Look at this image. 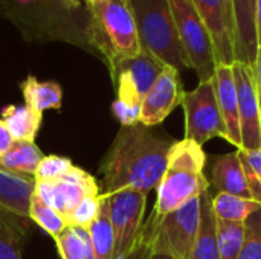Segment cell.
<instances>
[{"label": "cell", "mask_w": 261, "mask_h": 259, "mask_svg": "<svg viewBox=\"0 0 261 259\" xmlns=\"http://www.w3.org/2000/svg\"><path fill=\"white\" fill-rule=\"evenodd\" d=\"M174 142L139 122L121 127L99 166L101 194L136 189L148 195L165 172Z\"/></svg>", "instance_id": "1"}, {"label": "cell", "mask_w": 261, "mask_h": 259, "mask_svg": "<svg viewBox=\"0 0 261 259\" xmlns=\"http://www.w3.org/2000/svg\"><path fill=\"white\" fill-rule=\"evenodd\" d=\"M34 192L64 218L86 198L101 195V186L87 171L73 166L64 177L57 182H35Z\"/></svg>", "instance_id": "11"}, {"label": "cell", "mask_w": 261, "mask_h": 259, "mask_svg": "<svg viewBox=\"0 0 261 259\" xmlns=\"http://www.w3.org/2000/svg\"><path fill=\"white\" fill-rule=\"evenodd\" d=\"M206 154L193 140H176L170 150L165 172L158 185V197L148 218H161L210 191L205 176Z\"/></svg>", "instance_id": "2"}, {"label": "cell", "mask_w": 261, "mask_h": 259, "mask_svg": "<svg viewBox=\"0 0 261 259\" xmlns=\"http://www.w3.org/2000/svg\"><path fill=\"white\" fill-rule=\"evenodd\" d=\"M237 259H261V209L245 221V243Z\"/></svg>", "instance_id": "30"}, {"label": "cell", "mask_w": 261, "mask_h": 259, "mask_svg": "<svg viewBox=\"0 0 261 259\" xmlns=\"http://www.w3.org/2000/svg\"><path fill=\"white\" fill-rule=\"evenodd\" d=\"M190 259H220L216 217L213 212V195L210 191L200 195V227Z\"/></svg>", "instance_id": "18"}, {"label": "cell", "mask_w": 261, "mask_h": 259, "mask_svg": "<svg viewBox=\"0 0 261 259\" xmlns=\"http://www.w3.org/2000/svg\"><path fill=\"white\" fill-rule=\"evenodd\" d=\"M112 110H113V114L121 122V127H128V125H135L139 122L141 108L130 107V105L115 99V102L112 104Z\"/></svg>", "instance_id": "32"}, {"label": "cell", "mask_w": 261, "mask_h": 259, "mask_svg": "<svg viewBox=\"0 0 261 259\" xmlns=\"http://www.w3.org/2000/svg\"><path fill=\"white\" fill-rule=\"evenodd\" d=\"M231 3L234 14L236 61L255 66L258 50L255 0H231Z\"/></svg>", "instance_id": "14"}, {"label": "cell", "mask_w": 261, "mask_h": 259, "mask_svg": "<svg viewBox=\"0 0 261 259\" xmlns=\"http://www.w3.org/2000/svg\"><path fill=\"white\" fill-rule=\"evenodd\" d=\"M231 5H232V3H231Z\"/></svg>", "instance_id": "40"}, {"label": "cell", "mask_w": 261, "mask_h": 259, "mask_svg": "<svg viewBox=\"0 0 261 259\" xmlns=\"http://www.w3.org/2000/svg\"><path fill=\"white\" fill-rule=\"evenodd\" d=\"M148 259H173L170 258V256H167V255H159V253H151L150 255V258Z\"/></svg>", "instance_id": "38"}, {"label": "cell", "mask_w": 261, "mask_h": 259, "mask_svg": "<svg viewBox=\"0 0 261 259\" xmlns=\"http://www.w3.org/2000/svg\"><path fill=\"white\" fill-rule=\"evenodd\" d=\"M213 185L219 192L252 200L239 151L217 156L213 165Z\"/></svg>", "instance_id": "17"}, {"label": "cell", "mask_w": 261, "mask_h": 259, "mask_svg": "<svg viewBox=\"0 0 261 259\" xmlns=\"http://www.w3.org/2000/svg\"><path fill=\"white\" fill-rule=\"evenodd\" d=\"M14 142H15V140H14L12 134L9 133L8 127H6V125L3 124V121L0 119V157H2L3 154H6V153L11 150V147H12Z\"/></svg>", "instance_id": "33"}, {"label": "cell", "mask_w": 261, "mask_h": 259, "mask_svg": "<svg viewBox=\"0 0 261 259\" xmlns=\"http://www.w3.org/2000/svg\"><path fill=\"white\" fill-rule=\"evenodd\" d=\"M101 209V195H92L86 197L66 218L67 224L70 226H80L89 229L90 224L95 221Z\"/></svg>", "instance_id": "31"}, {"label": "cell", "mask_w": 261, "mask_h": 259, "mask_svg": "<svg viewBox=\"0 0 261 259\" xmlns=\"http://www.w3.org/2000/svg\"><path fill=\"white\" fill-rule=\"evenodd\" d=\"M26 223L14 214L0 209V259H21Z\"/></svg>", "instance_id": "24"}, {"label": "cell", "mask_w": 261, "mask_h": 259, "mask_svg": "<svg viewBox=\"0 0 261 259\" xmlns=\"http://www.w3.org/2000/svg\"><path fill=\"white\" fill-rule=\"evenodd\" d=\"M136 24L141 47L177 72L191 69L182 49L170 0H124Z\"/></svg>", "instance_id": "4"}, {"label": "cell", "mask_w": 261, "mask_h": 259, "mask_svg": "<svg viewBox=\"0 0 261 259\" xmlns=\"http://www.w3.org/2000/svg\"><path fill=\"white\" fill-rule=\"evenodd\" d=\"M93 252L96 259H115V232L110 220V211L106 195L101 194V209L89 227Z\"/></svg>", "instance_id": "22"}, {"label": "cell", "mask_w": 261, "mask_h": 259, "mask_svg": "<svg viewBox=\"0 0 261 259\" xmlns=\"http://www.w3.org/2000/svg\"><path fill=\"white\" fill-rule=\"evenodd\" d=\"M89 9L86 37L109 67L142 50L135 20L124 0H96Z\"/></svg>", "instance_id": "3"}, {"label": "cell", "mask_w": 261, "mask_h": 259, "mask_svg": "<svg viewBox=\"0 0 261 259\" xmlns=\"http://www.w3.org/2000/svg\"><path fill=\"white\" fill-rule=\"evenodd\" d=\"M2 121L8 127L14 140L35 142L41 127L43 113L35 111L29 105H8L2 110Z\"/></svg>", "instance_id": "20"}, {"label": "cell", "mask_w": 261, "mask_h": 259, "mask_svg": "<svg viewBox=\"0 0 261 259\" xmlns=\"http://www.w3.org/2000/svg\"><path fill=\"white\" fill-rule=\"evenodd\" d=\"M185 95L179 72L170 66H165L150 92L142 101L139 124L153 128L162 124L171 111L182 104Z\"/></svg>", "instance_id": "13"}, {"label": "cell", "mask_w": 261, "mask_h": 259, "mask_svg": "<svg viewBox=\"0 0 261 259\" xmlns=\"http://www.w3.org/2000/svg\"><path fill=\"white\" fill-rule=\"evenodd\" d=\"M245 176L248 180V186L252 194V200L261 205V148L254 151L237 150Z\"/></svg>", "instance_id": "28"}, {"label": "cell", "mask_w": 261, "mask_h": 259, "mask_svg": "<svg viewBox=\"0 0 261 259\" xmlns=\"http://www.w3.org/2000/svg\"><path fill=\"white\" fill-rule=\"evenodd\" d=\"M214 84H216L219 108L228 131V142L232 143L237 150H240L242 136H240V121H239V99H237V89H236L232 67L228 64H217Z\"/></svg>", "instance_id": "15"}, {"label": "cell", "mask_w": 261, "mask_h": 259, "mask_svg": "<svg viewBox=\"0 0 261 259\" xmlns=\"http://www.w3.org/2000/svg\"><path fill=\"white\" fill-rule=\"evenodd\" d=\"M34 188V177L18 176L0 168V209L29 221V203Z\"/></svg>", "instance_id": "16"}, {"label": "cell", "mask_w": 261, "mask_h": 259, "mask_svg": "<svg viewBox=\"0 0 261 259\" xmlns=\"http://www.w3.org/2000/svg\"><path fill=\"white\" fill-rule=\"evenodd\" d=\"M200 227V197L156 220L144 221L139 241L151 253L173 259H190Z\"/></svg>", "instance_id": "5"}, {"label": "cell", "mask_w": 261, "mask_h": 259, "mask_svg": "<svg viewBox=\"0 0 261 259\" xmlns=\"http://www.w3.org/2000/svg\"><path fill=\"white\" fill-rule=\"evenodd\" d=\"M232 73L239 99V121L242 148L254 151L261 148V108L257 90V79L254 66L236 61L232 63Z\"/></svg>", "instance_id": "10"}, {"label": "cell", "mask_w": 261, "mask_h": 259, "mask_svg": "<svg viewBox=\"0 0 261 259\" xmlns=\"http://www.w3.org/2000/svg\"><path fill=\"white\" fill-rule=\"evenodd\" d=\"M64 2H66L69 6H78L81 0H64ZM84 2H87V3L90 5V3H93V2H96V0H84Z\"/></svg>", "instance_id": "37"}, {"label": "cell", "mask_w": 261, "mask_h": 259, "mask_svg": "<svg viewBox=\"0 0 261 259\" xmlns=\"http://www.w3.org/2000/svg\"><path fill=\"white\" fill-rule=\"evenodd\" d=\"M220 259H237L245 243V223H229L216 218Z\"/></svg>", "instance_id": "27"}, {"label": "cell", "mask_w": 261, "mask_h": 259, "mask_svg": "<svg viewBox=\"0 0 261 259\" xmlns=\"http://www.w3.org/2000/svg\"><path fill=\"white\" fill-rule=\"evenodd\" d=\"M102 195L107 198L115 232V259H124L139 241L144 226L147 194L136 189H121Z\"/></svg>", "instance_id": "9"}, {"label": "cell", "mask_w": 261, "mask_h": 259, "mask_svg": "<svg viewBox=\"0 0 261 259\" xmlns=\"http://www.w3.org/2000/svg\"><path fill=\"white\" fill-rule=\"evenodd\" d=\"M75 165L64 156H44L34 174L35 182H57L64 177Z\"/></svg>", "instance_id": "29"}, {"label": "cell", "mask_w": 261, "mask_h": 259, "mask_svg": "<svg viewBox=\"0 0 261 259\" xmlns=\"http://www.w3.org/2000/svg\"><path fill=\"white\" fill-rule=\"evenodd\" d=\"M17 2H20V3H31V2H34V0H17Z\"/></svg>", "instance_id": "39"}, {"label": "cell", "mask_w": 261, "mask_h": 259, "mask_svg": "<svg viewBox=\"0 0 261 259\" xmlns=\"http://www.w3.org/2000/svg\"><path fill=\"white\" fill-rule=\"evenodd\" d=\"M213 41L216 63L232 66L234 49V14L231 0H193Z\"/></svg>", "instance_id": "12"}, {"label": "cell", "mask_w": 261, "mask_h": 259, "mask_svg": "<svg viewBox=\"0 0 261 259\" xmlns=\"http://www.w3.org/2000/svg\"><path fill=\"white\" fill-rule=\"evenodd\" d=\"M44 154L35 142L15 140L11 150L0 157V168L26 177H34Z\"/></svg>", "instance_id": "21"}, {"label": "cell", "mask_w": 261, "mask_h": 259, "mask_svg": "<svg viewBox=\"0 0 261 259\" xmlns=\"http://www.w3.org/2000/svg\"><path fill=\"white\" fill-rule=\"evenodd\" d=\"M176 31L190 67L199 82L211 81L216 75V55L210 32L193 0H170Z\"/></svg>", "instance_id": "6"}, {"label": "cell", "mask_w": 261, "mask_h": 259, "mask_svg": "<svg viewBox=\"0 0 261 259\" xmlns=\"http://www.w3.org/2000/svg\"><path fill=\"white\" fill-rule=\"evenodd\" d=\"M165 69V64L147 50L138 55L124 58L109 67L110 76L116 90V99L141 108L144 98Z\"/></svg>", "instance_id": "8"}, {"label": "cell", "mask_w": 261, "mask_h": 259, "mask_svg": "<svg viewBox=\"0 0 261 259\" xmlns=\"http://www.w3.org/2000/svg\"><path fill=\"white\" fill-rule=\"evenodd\" d=\"M151 255V249L142 243H138L136 247L125 256L124 259H148Z\"/></svg>", "instance_id": "34"}, {"label": "cell", "mask_w": 261, "mask_h": 259, "mask_svg": "<svg viewBox=\"0 0 261 259\" xmlns=\"http://www.w3.org/2000/svg\"><path fill=\"white\" fill-rule=\"evenodd\" d=\"M60 259H96L89 229L67 224L55 238Z\"/></svg>", "instance_id": "23"}, {"label": "cell", "mask_w": 261, "mask_h": 259, "mask_svg": "<svg viewBox=\"0 0 261 259\" xmlns=\"http://www.w3.org/2000/svg\"><path fill=\"white\" fill-rule=\"evenodd\" d=\"M29 221L35 223L54 240L67 226L66 218L60 212H57L52 206L46 205L35 192L32 194L29 203Z\"/></svg>", "instance_id": "26"}, {"label": "cell", "mask_w": 261, "mask_h": 259, "mask_svg": "<svg viewBox=\"0 0 261 259\" xmlns=\"http://www.w3.org/2000/svg\"><path fill=\"white\" fill-rule=\"evenodd\" d=\"M180 105L185 116V139L200 147L217 137L228 140V131L216 95L214 78L199 82L191 92H185Z\"/></svg>", "instance_id": "7"}, {"label": "cell", "mask_w": 261, "mask_h": 259, "mask_svg": "<svg viewBox=\"0 0 261 259\" xmlns=\"http://www.w3.org/2000/svg\"><path fill=\"white\" fill-rule=\"evenodd\" d=\"M20 90L24 104L38 113L46 110H60L63 105V89L54 81H40L29 75L20 84Z\"/></svg>", "instance_id": "19"}, {"label": "cell", "mask_w": 261, "mask_h": 259, "mask_svg": "<svg viewBox=\"0 0 261 259\" xmlns=\"http://www.w3.org/2000/svg\"><path fill=\"white\" fill-rule=\"evenodd\" d=\"M257 5V38L258 46H261V0H255Z\"/></svg>", "instance_id": "36"}, {"label": "cell", "mask_w": 261, "mask_h": 259, "mask_svg": "<svg viewBox=\"0 0 261 259\" xmlns=\"http://www.w3.org/2000/svg\"><path fill=\"white\" fill-rule=\"evenodd\" d=\"M255 79H257V90H258V101H260V108H261V46H258L257 50V58H255Z\"/></svg>", "instance_id": "35"}, {"label": "cell", "mask_w": 261, "mask_h": 259, "mask_svg": "<svg viewBox=\"0 0 261 259\" xmlns=\"http://www.w3.org/2000/svg\"><path fill=\"white\" fill-rule=\"evenodd\" d=\"M261 209L260 203L231 194L219 192L213 197V212L217 220L229 223H245L249 215Z\"/></svg>", "instance_id": "25"}]
</instances>
